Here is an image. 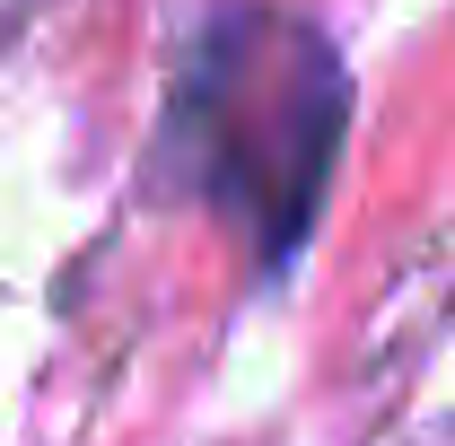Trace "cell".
I'll list each match as a JSON object with an SVG mask.
<instances>
[{"mask_svg": "<svg viewBox=\"0 0 455 446\" xmlns=\"http://www.w3.org/2000/svg\"><path fill=\"white\" fill-rule=\"evenodd\" d=\"M193 175L220 193L263 245H298L341 149V61L289 9L211 18L184 79Z\"/></svg>", "mask_w": 455, "mask_h": 446, "instance_id": "cell-1", "label": "cell"}]
</instances>
